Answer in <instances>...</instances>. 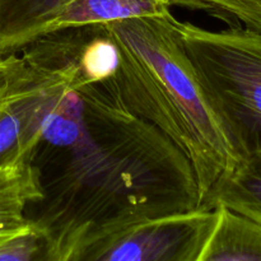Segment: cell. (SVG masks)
I'll return each instance as SVG.
<instances>
[{
    "label": "cell",
    "mask_w": 261,
    "mask_h": 261,
    "mask_svg": "<svg viewBox=\"0 0 261 261\" xmlns=\"http://www.w3.org/2000/svg\"><path fill=\"white\" fill-rule=\"evenodd\" d=\"M27 160L42 193L27 217L47 261H74L119 227L200 206L188 157L126 106L116 81L83 83L70 74L38 116Z\"/></svg>",
    "instance_id": "6da1fadb"
},
{
    "label": "cell",
    "mask_w": 261,
    "mask_h": 261,
    "mask_svg": "<svg viewBox=\"0 0 261 261\" xmlns=\"http://www.w3.org/2000/svg\"><path fill=\"white\" fill-rule=\"evenodd\" d=\"M119 48L116 86L132 111L188 157L200 204L240 162L171 10L106 23Z\"/></svg>",
    "instance_id": "7a4b0ae2"
},
{
    "label": "cell",
    "mask_w": 261,
    "mask_h": 261,
    "mask_svg": "<svg viewBox=\"0 0 261 261\" xmlns=\"http://www.w3.org/2000/svg\"><path fill=\"white\" fill-rule=\"evenodd\" d=\"M181 36L240 161L261 152V31H212L178 20Z\"/></svg>",
    "instance_id": "3957f363"
},
{
    "label": "cell",
    "mask_w": 261,
    "mask_h": 261,
    "mask_svg": "<svg viewBox=\"0 0 261 261\" xmlns=\"http://www.w3.org/2000/svg\"><path fill=\"white\" fill-rule=\"evenodd\" d=\"M216 209L199 208L139 219L97 237L74 261H199Z\"/></svg>",
    "instance_id": "277c9868"
},
{
    "label": "cell",
    "mask_w": 261,
    "mask_h": 261,
    "mask_svg": "<svg viewBox=\"0 0 261 261\" xmlns=\"http://www.w3.org/2000/svg\"><path fill=\"white\" fill-rule=\"evenodd\" d=\"M173 5H176L175 0H61L18 28L2 45L0 56L19 54L33 41L53 33L161 14L171 10Z\"/></svg>",
    "instance_id": "5b68a950"
},
{
    "label": "cell",
    "mask_w": 261,
    "mask_h": 261,
    "mask_svg": "<svg viewBox=\"0 0 261 261\" xmlns=\"http://www.w3.org/2000/svg\"><path fill=\"white\" fill-rule=\"evenodd\" d=\"M31 68V78L0 109V168L27 160V143L38 116L71 74L70 70Z\"/></svg>",
    "instance_id": "8992f818"
},
{
    "label": "cell",
    "mask_w": 261,
    "mask_h": 261,
    "mask_svg": "<svg viewBox=\"0 0 261 261\" xmlns=\"http://www.w3.org/2000/svg\"><path fill=\"white\" fill-rule=\"evenodd\" d=\"M199 261H261V224L218 204Z\"/></svg>",
    "instance_id": "52a82bcc"
},
{
    "label": "cell",
    "mask_w": 261,
    "mask_h": 261,
    "mask_svg": "<svg viewBox=\"0 0 261 261\" xmlns=\"http://www.w3.org/2000/svg\"><path fill=\"white\" fill-rule=\"evenodd\" d=\"M41 196L37 173L28 160L0 168V242L31 226L27 211Z\"/></svg>",
    "instance_id": "ba28073f"
},
{
    "label": "cell",
    "mask_w": 261,
    "mask_h": 261,
    "mask_svg": "<svg viewBox=\"0 0 261 261\" xmlns=\"http://www.w3.org/2000/svg\"><path fill=\"white\" fill-rule=\"evenodd\" d=\"M218 204L261 224V152L244 158L205 195L200 206Z\"/></svg>",
    "instance_id": "9c48e42d"
},
{
    "label": "cell",
    "mask_w": 261,
    "mask_h": 261,
    "mask_svg": "<svg viewBox=\"0 0 261 261\" xmlns=\"http://www.w3.org/2000/svg\"><path fill=\"white\" fill-rule=\"evenodd\" d=\"M175 4L219 12L239 20L242 27L261 31V0H175Z\"/></svg>",
    "instance_id": "30bf717a"
},
{
    "label": "cell",
    "mask_w": 261,
    "mask_h": 261,
    "mask_svg": "<svg viewBox=\"0 0 261 261\" xmlns=\"http://www.w3.org/2000/svg\"><path fill=\"white\" fill-rule=\"evenodd\" d=\"M61 0H0V45L18 28Z\"/></svg>",
    "instance_id": "8fae6325"
},
{
    "label": "cell",
    "mask_w": 261,
    "mask_h": 261,
    "mask_svg": "<svg viewBox=\"0 0 261 261\" xmlns=\"http://www.w3.org/2000/svg\"><path fill=\"white\" fill-rule=\"evenodd\" d=\"M0 261H47L42 234L32 226L0 242Z\"/></svg>",
    "instance_id": "7c38bea8"
},
{
    "label": "cell",
    "mask_w": 261,
    "mask_h": 261,
    "mask_svg": "<svg viewBox=\"0 0 261 261\" xmlns=\"http://www.w3.org/2000/svg\"><path fill=\"white\" fill-rule=\"evenodd\" d=\"M31 68L20 54L0 59V109L31 78Z\"/></svg>",
    "instance_id": "4fadbf2b"
},
{
    "label": "cell",
    "mask_w": 261,
    "mask_h": 261,
    "mask_svg": "<svg viewBox=\"0 0 261 261\" xmlns=\"http://www.w3.org/2000/svg\"><path fill=\"white\" fill-rule=\"evenodd\" d=\"M0 59H2V58H0Z\"/></svg>",
    "instance_id": "5bb4252c"
}]
</instances>
